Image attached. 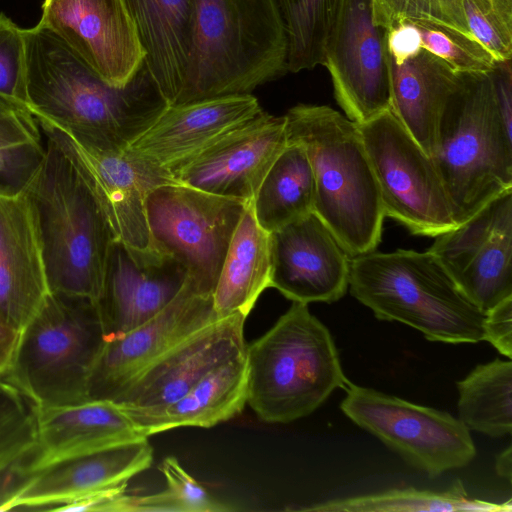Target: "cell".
I'll return each mask as SVG.
<instances>
[{
	"instance_id": "d590c367",
	"label": "cell",
	"mask_w": 512,
	"mask_h": 512,
	"mask_svg": "<svg viewBox=\"0 0 512 512\" xmlns=\"http://www.w3.org/2000/svg\"><path fill=\"white\" fill-rule=\"evenodd\" d=\"M421 35L422 49L439 57L460 74L492 71L497 61L472 36L430 23L412 21Z\"/></svg>"
},
{
	"instance_id": "f35d334b",
	"label": "cell",
	"mask_w": 512,
	"mask_h": 512,
	"mask_svg": "<svg viewBox=\"0 0 512 512\" xmlns=\"http://www.w3.org/2000/svg\"><path fill=\"white\" fill-rule=\"evenodd\" d=\"M159 470L166 479L165 491L174 503L177 512H224L231 511L226 504L211 496L195 478H193L174 456L165 457Z\"/></svg>"
},
{
	"instance_id": "d6a6232c",
	"label": "cell",
	"mask_w": 512,
	"mask_h": 512,
	"mask_svg": "<svg viewBox=\"0 0 512 512\" xmlns=\"http://www.w3.org/2000/svg\"><path fill=\"white\" fill-rule=\"evenodd\" d=\"M288 41L287 70L322 65L323 43L334 0H274Z\"/></svg>"
},
{
	"instance_id": "484cf974",
	"label": "cell",
	"mask_w": 512,
	"mask_h": 512,
	"mask_svg": "<svg viewBox=\"0 0 512 512\" xmlns=\"http://www.w3.org/2000/svg\"><path fill=\"white\" fill-rule=\"evenodd\" d=\"M387 66L390 110L431 157L439 119L463 76L425 49L400 65L387 55Z\"/></svg>"
},
{
	"instance_id": "ee69618b",
	"label": "cell",
	"mask_w": 512,
	"mask_h": 512,
	"mask_svg": "<svg viewBox=\"0 0 512 512\" xmlns=\"http://www.w3.org/2000/svg\"><path fill=\"white\" fill-rule=\"evenodd\" d=\"M496 473L508 482L512 479V446L509 445L496 458Z\"/></svg>"
},
{
	"instance_id": "e575fe53",
	"label": "cell",
	"mask_w": 512,
	"mask_h": 512,
	"mask_svg": "<svg viewBox=\"0 0 512 512\" xmlns=\"http://www.w3.org/2000/svg\"><path fill=\"white\" fill-rule=\"evenodd\" d=\"M373 23L385 30L403 20L430 23L474 37L463 0H370Z\"/></svg>"
},
{
	"instance_id": "8d00e7d4",
	"label": "cell",
	"mask_w": 512,
	"mask_h": 512,
	"mask_svg": "<svg viewBox=\"0 0 512 512\" xmlns=\"http://www.w3.org/2000/svg\"><path fill=\"white\" fill-rule=\"evenodd\" d=\"M474 38L497 62L512 58V0H463Z\"/></svg>"
},
{
	"instance_id": "3957f363",
	"label": "cell",
	"mask_w": 512,
	"mask_h": 512,
	"mask_svg": "<svg viewBox=\"0 0 512 512\" xmlns=\"http://www.w3.org/2000/svg\"><path fill=\"white\" fill-rule=\"evenodd\" d=\"M284 116L288 141L312 169L314 213L351 258L376 250L385 215L358 124L326 105L298 104Z\"/></svg>"
},
{
	"instance_id": "f546056e",
	"label": "cell",
	"mask_w": 512,
	"mask_h": 512,
	"mask_svg": "<svg viewBox=\"0 0 512 512\" xmlns=\"http://www.w3.org/2000/svg\"><path fill=\"white\" fill-rule=\"evenodd\" d=\"M458 415L469 429L490 437L512 432V363L495 360L477 365L457 382Z\"/></svg>"
},
{
	"instance_id": "5bb4252c",
	"label": "cell",
	"mask_w": 512,
	"mask_h": 512,
	"mask_svg": "<svg viewBox=\"0 0 512 512\" xmlns=\"http://www.w3.org/2000/svg\"><path fill=\"white\" fill-rule=\"evenodd\" d=\"M152 461L153 448L143 438L32 472L9 469L0 475V511H72L101 492L126 484Z\"/></svg>"
},
{
	"instance_id": "4fadbf2b",
	"label": "cell",
	"mask_w": 512,
	"mask_h": 512,
	"mask_svg": "<svg viewBox=\"0 0 512 512\" xmlns=\"http://www.w3.org/2000/svg\"><path fill=\"white\" fill-rule=\"evenodd\" d=\"M434 238L428 251L480 311L512 297V189Z\"/></svg>"
},
{
	"instance_id": "44dd1931",
	"label": "cell",
	"mask_w": 512,
	"mask_h": 512,
	"mask_svg": "<svg viewBox=\"0 0 512 512\" xmlns=\"http://www.w3.org/2000/svg\"><path fill=\"white\" fill-rule=\"evenodd\" d=\"M270 239V287L305 304L345 295L351 256L315 213L271 232Z\"/></svg>"
},
{
	"instance_id": "52a82bcc",
	"label": "cell",
	"mask_w": 512,
	"mask_h": 512,
	"mask_svg": "<svg viewBox=\"0 0 512 512\" xmlns=\"http://www.w3.org/2000/svg\"><path fill=\"white\" fill-rule=\"evenodd\" d=\"M462 76L439 119L431 154L457 225L512 189V132L501 119L491 71Z\"/></svg>"
},
{
	"instance_id": "30bf717a",
	"label": "cell",
	"mask_w": 512,
	"mask_h": 512,
	"mask_svg": "<svg viewBox=\"0 0 512 512\" xmlns=\"http://www.w3.org/2000/svg\"><path fill=\"white\" fill-rule=\"evenodd\" d=\"M385 217L435 237L457 226L431 157L389 109L358 124Z\"/></svg>"
},
{
	"instance_id": "ffe728a7",
	"label": "cell",
	"mask_w": 512,
	"mask_h": 512,
	"mask_svg": "<svg viewBox=\"0 0 512 512\" xmlns=\"http://www.w3.org/2000/svg\"><path fill=\"white\" fill-rule=\"evenodd\" d=\"M186 269L154 247L137 249L114 239L96 305L106 340L118 338L140 326L179 293Z\"/></svg>"
},
{
	"instance_id": "f1b7e54d",
	"label": "cell",
	"mask_w": 512,
	"mask_h": 512,
	"mask_svg": "<svg viewBox=\"0 0 512 512\" xmlns=\"http://www.w3.org/2000/svg\"><path fill=\"white\" fill-rule=\"evenodd\" d=\"M252 207L269 233L314 213V179L304 148L288 141L260 184Z\"/></svg>"
},
{
	"instance_id": "8992f818",
	"label": "cell",
	"mask_w": 512,
	"mask_h": 512,
	"mask_svg": "<svg viewBox=\"0 0 512 512\" xmlns=\"http://www.w3.org/2000/svg\"><path fill=\"white\" fill-rule=\"evenodd\" d=\"M24 191L37 214L51 293L96 302L115 237L72 163L47 138Z\"/></svg>"
},
{
	"instance_id": "74e56055",
	"label": "cell",
	"mask_w": 512,
	"mask_h": 512,
	"mask_svg": "<svg viewBox=\"0 0 512 512\" xmlns=\"http://www.w3.org/2000/svg\"><path fill=\"white\" fill-rule=\"evenodd\" d=\"M0 97L27 111V59L24 29L0 12Z\"/></svg>"
},
{
	"instance_id": "7402d4cb",
	"label": "cell",
	"mask_w": 512,
	"mask_h": 512,
	"mask_svg": "<svg viewBox=\"0 0 512 512\" xmlns=\"http://www.w3.org/2000/svg\"><path fill=\"white\" fill-rule=\"evenodd\" d=\"M51 294L35 208L23 190H0V315L21 330Z\"/></svg>"
},
{
	"instance_id": "b9f144b4",
	"label": "cell",
	"mask_w": 512,
	"mask_h": 512,
	"mask_svg": "<svg viewBox=\"0 0 512 512\" xmlns=\"http://www.w3.org/2000/svg\"><path fill=\"white\" fill-rule=\"evenodd\" d=\"M496 103L501 119L512 132V69L511 61L497 62L491 71Z\"/></svg>"
},
{
	"instance_id": "4dcf8cb0",
	"label": "cell",
	"mask_w": 512,
	"mask_h": 512,
	"mask_svg": "<svg viewBox=\"0 0 512 512\" xmlns=\"http://www.w3.org/2000/svg\"><path fill=\"white\" fill-rule=\"evenodd\" d=\"M306 511L318 512H396V511H511V501L492 503L470 499L460 483L446 491L414 488L334 499L316 504Z\"/></svg>"
},
{
	"instance_id": "ab89813d",
	"label": "cell",
	"mask_w": 512,
	"mask_h": 512,
	"mask_svg": "<svg viewBox=\"0 0 512 512\" xmlns=\"http://www.w3.org/2000/svg\"><path fill=\"white\" fill-rule=\"evenodd\" d=\"M484 340L511 359L512 297L504 299L485 313Z\"/></svg>"
},
{
	"instance_id": "d6986e66",
	"label": "cell",
	"mask_w": 512,
	"mask_h": 512,
	"mask_svg": "<svg viewBox=\"0 0 512 512\" xmlns=\"http://www.w3.org/2000/svg\"><path fill=\"white\" fill-rule=\"evenodd\" d=\"M39 23L110 85L125 86L144 63L143 48L122 0H44Z\"/></svg>"
},
{
	"instance_id": "5b68a950",
	"label": "cell",
	"mask_w": 512,
	"mask_h": 512,
	"mask_svg": "<svg viewBox=\"0 0 512 512\" xmlns=\"http://www.w3.org/2000/svg\"><path fill=\"white\" fill-rule=\"evenodd\" d=\"M247 404L267 423H289L315 411L349 382L328 328L293 302L261 337L246 345Z\"/></svg>"
},
{
	"instance_id": "2e32d148",
	"label": "cell",
	"mask_w": 512,
	"mask_h": 512,
	"mask_svg": "<svg viewBox=\"0 0 512 512\" xmlns=\"http://www.w3.org/2000/svg\"><path fill=\"white\" fill-rule=\"evenodd\" d=\"M218 318L212 294L187 278L159 313L130 332L105 341L90 374L89 400L115 402L154 362Z\"/></svg>"
},
{
	"instance_id": "83f0119b",
	"label": "cell",
	"mask_w": 512,
	"mask_h": 512,
	"mask_svg": "<svg viewBox=\"0 0 512 512\" xmlns=\"http://www.w3.org/2000/svg\"><path fill=\"white\" fill-rule=\"evenodd\" d=\"M270 277V233L257 222L251 200L232 235L212 294L217 316L247 317L262 292L270 287Z\"/></svg>"
},
{
	"instance_id": "9c48e42d",
	"label": "cell",
	"mask_w": 512,
	"mask_h": 512,
	"mask_svg": "<svg viewBox=\"0 0 512 512\" xmlns=\"http://www.w3.org/2000/svg\"><path fill=\"white\" fill-rule=\"evenodd\" d=\"M248 202L174 182L155 186L145 198L151 245L178 261L200 290L213 294Z\"/></svg>"
},
{
	"instance_id": "4316f807",
	"label": "cell",
	"mask_w": 512,
	"mask_h": 512,
	"mask_svg": "<svg viewBox=\"0 0 512 512\" xmlns=\"http://www.w3.org/2000/svg\"><path fill=\"white\" fill-rule=\"evenodd\" d=\"M145 54V64L168 105L182 86L192 0H122Z\"/></svg>"
},
{
	"instance_id": "60d3db41",
	"label": "cell",
	"mask_w": 512,
	"mask_h": 512,
	"mask_svg": "<svg viewBox=\"0 0 512 512\" xmlns=\"http://www.w3.org/2000/svg\"><path fill=\"white\" fill-rule=\"evenodd\" d=\"M386 52L389 59L400 65L422 50L421 35L410 20H403L386 30Z\"/></svg>"
},
{
	"instance_id": "7c38bea8",
	"label": "cell",
	"mask_w": 512,
	"mask_h": 512,
	"mask_svg": "<svg viewBox=\"0 0 512 512\" xmlns=\"http://www.w3.org/2000/svg\"><path fill=\"white\" fill-rule=\"evenodd\" d=\"M385 37L372 21L370 0H334L322 65L338 105L357 124L390 109Z\"/></svg>"
},
{
	"instance_id": "d4e9b609",
	"label": "cell",
	"mask_w": 512,
	"mask_h": 512,
	"mask_svg": "<svg viewBox=\"0 0 512 512\" xmlns=\"http://www.w3.org/2000/svg\"><path fill=\"white\" fill-rule=\"evenodd\" d=\"M247 404L245 351L208 371L182 397L161 408H125L144 436L177 427H213L238 415Z\"/></svg>"
},
{
	"instance_id": "836d02e7",
	"label": "cell",
	"mask_w": 512,
	"mask_h": 512,
	"mask_svg": "<svg viewBox=\"0 0 512 512\" xmlns=\"http://www.w3.org/2000/svg\"><path fill=\"white\" fill-rule=\"evenodd\" d=\"M37 436V409L13 384L0 378V475L17 465Z\"/></svg>"
},
{
	"instance_id": "e0dca14e",
	"label": "cell",
	"mask_w": 512,
	"mask_h": 512,
	"mask_svg": "<svg viewBox=\"0 0 512 512\" xmlns=\"http://www.w3.org/2000/svg\"><path fill=\"white\" fill-rule=\"evenodd\" d=\"M251 94H234L168 105L126 149L157 184L210 144L262 112Z\"/></svg>"
},
{
	"instance_id": "ba28073f",
	"label": "cell",
	"mask_w": 512,
	"mask_h": 512,
	"mask_svg": "<svg viewBox=\"0 0 512 512\" xmlns=\"http://www.w3.org/2000/svg\"><path fill=\"white\" fill-rule=\"evenodd\" d=\"M105 341L95 301L51 293L21 330L3 378L37 409L83 403Z\"/></svg>"
},
{
	"instance_id": "1f68e13d",
	"label": "cell",
	"mask_w": 512,
	"mask_h": 512,
	"mask_svg": "<svg viewBox=\"0 0 512 512\" xmlns=\"http://www.w3.org/2000/svg\"><path fill=\"white\" fill-rule=\"evenodd\" d=\"M45 153L34 116L0 97V190H23Z\"/></svg>"
},
{
	"instance_id": "9a60e30c",
	"label": "cell",
	"mask_w": 512,
	"mask_h": 512,
	"mask_svg": "<svg viewBox=\"0 0 512 512\" xmlns=\"http://www.w3.org/2000/svg\"><path fill=\"white\" fill-rule=\"evenodd\" d=\"M34 118L44 137L72 163L115 239L133 248H151L145 198L147 192L157 186L153 179L125 149L93 144L44 117Z\"/></svg>"
},
{
	"instance_id": "277c9868",
	"label": "cell",
	"mask_w": 512,
	"mask_h": 512,
	"mask_svg": "<svg viewBox=\"0 0 512 512\" xmlns=\"http://www.w3.org/2000/svg\"><path fill=\"white\" fill-rule=\"evenodd\" d=\"M349 287L376 318L409 325L430 341L484 340L485 314L428 250H374L352 257Z\"/></svg>"
},
{
	"instance_id": "6da1fadb",
	"label": "cell",
	"mask_w": 512,
	"mask_h": 512,
	"mask_svg": "<svg viewBox=\"0 0 512 512\" xmlns=\"http://www.w3.org/2000/svg\"><path fill=\"white\" fill-rule=\"evenodd\" d=\"M28 110L96 145L126 149L167 108L145 61L121 87L44 25L24 29Z\"/></svg>"
},
{
	"instance_id": "8fae6325",
	"label": "cell",
	"mask_w": 512,
	"mask_h": 512,
	"mask_svg": "<svg viewBox=\"0 0 512 512\" xmlns=\"http://www.w3.org/2000/svg\"><path fill=\"white\" fill-rule=\"evenodd\" d=\"M346 391L343 413L430 477L474 459L470 430L459 418L350 382Z\"/></svg>"
},
{
	"instance_id": "7bdbcfd3",
	"label": "cell",
	"mask_w": 512,
	"mask_h": 512,
	"mask_svg": "<svg viewBox=\"0 0 512 512\" xmlns=\"http://www.w3.org/2000/svg\"><path fill=\"white\" fill-rule=\"evenodd\" d=\"M19 337L20 330L0 315V378H3L10 368Z\"/></svg>"
},
{
	"instance_id": "7a4b0ae2",
	"label": "cell",
	"mask_w": 512,
	"mask_h": 512,
	"mask_svg": "<svg viewBox=\"0 0 512 512\" xmlns=\"http://www.w3.org/2000/svg\"><path fill=\"white\" fill-rule=\"evenodd\" d=\"M287 56L274 0H192L186 68L172 105L251 94L288 72Z\"/></svg>"
},
{
	"instance_id": "cb8c5ba5",
	"label": "cell",
	"mask_w": 512,
	"mask_h": 512,
	"mask_svg": "<svg viewBox=\"0 0 512 512\" xmlns=\"http://www.w3.org/2000/svg\"><path fill=\"white\" fill-rule=\"evenodd\" d=\"M37 409V408H36ZM144 437L126 410L110 400L37 409V436L11 469L18 473L88 455Z\"/></svg>"
},
{
	"instance_id": "603a6c76",
	"label": "cell",
	"mask_w": 512,
	"mask_h": 512,
	"mask_svg": "<svg viewBox=\"0 0 512 512\" xmlns=\"http://www.w3.org/2000/svg\"><path fill=\"white\" fill-rule=\"evenodd\" d=\"M245 319L233 314L199 329L154 362L115 402L152 409L178 400L208 371L245 351Z\"/></svg>"
},
{
	"instance_id": "ac0fdd59",
	"label": "cell",
	"mask_w": 512,
	"mask_h": 512,
	"mask_svg": "<svg viewBox=\"0 0 512 512\" xmlns=\"http://www.w3.org/2000/svg\"><path fill=\"white\" fill-rule=\"evenodd\" d=\"M287 144L285 116L262 111L170 171L165 179L168 183L251 201Z\"/></svg>"
}]
</instances>
